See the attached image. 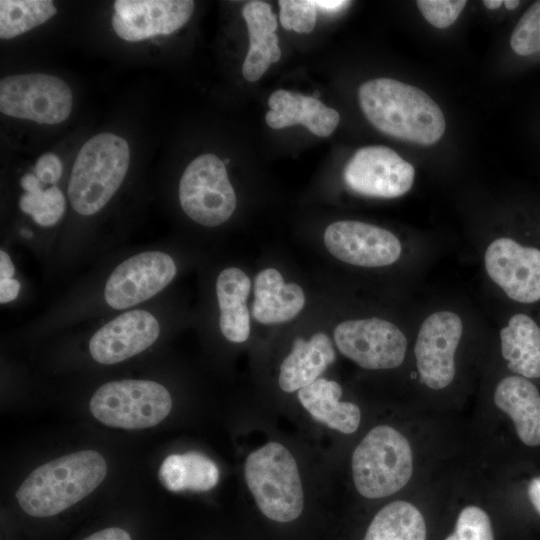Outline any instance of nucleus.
Here are the masks:
<instances>
[{"instance_id":"7","label":"nucleus","mask_w":540,"mask_h":540,"mask_svg":"<svg viewBox=\"0 0 540 540\" xmlns=\"http://www.w3.org/2000/svg\"><path fill=\"white\" fill-rule=\"evenodd\" d=\"M179 201L200 225L216 227L227 221L235 210L236 195L223 161L214 154L192 160L180 179Z\"/></svg>"},{"instance_id":"41","label":"nucleus","mask_w":540,"mask_h":540,"mask_svg":"<svg viewBox=\"0 0 540 540\" xmlns=\"http://www.w3.org/2000/svg\"><path fill=\"white\" fill-rule=\"evenodd\" d=\"M483 4L488 9L494 10V9L499 8L503 4V1L502 0H485L483 1Z\"/></svg>"},{"instance_id":"12","label":"nucleus","mask_w":540,"mask_h":540,"mask_svg":"<svg viewBox=\"0 0 540 540\" xmlns=\"http://www.w3.org/2000/svg\"><path fill=\"white\" fill-rule=\"evenodd\" d=\"M175 274V262L167 253H138L121 262L110 274L104 289L105 301L114 309L130 308L163 290Z\"/></svg>"},{"instance_id":"24","label":"nucleus","mask_w":540,"mask_h":540,"mask_svg":"<svg viewBox=\"0 0 540 540\" xmlns=\"http://www.w3.org/2000/svg\"><path fill=\"white\" fill-rule=\"evenodd\" d=\"M219 478L215 462L197 451L167 456L158 471L160 483L172 492H205L214 488Z\"/></svg>"},{"instance_id":"6","label":"nucleus","mask_w":540,"mask_h":540,"mask_svg":"<svg viewBox=\"0 0 540 540\" xmlns=\"http://www.w3.org/2000/svg\"><path fill=\"white\" fill-rule=\"evenodd\" d=\"M92 415L102 424L127 430L153 427L172 408V398L161 384L126 379L100 386L90 400Z\"/></svg>"},{"instance_id":"36","label":"nucleus","mask_w":540,"mask_h":540,"mask_svg":"<svg viewBox=\"0 0 540 540\" xmlns=\"http://www.w3.org/2000/svg\"><path fill=\"white\" fill-rule=\"evenodd\" d=\"M20 283L18 280L0 279V302L1 304L8 303L14 300L19 293Z\"/></svg>"},{"instance_id":"5","label":"nucleus","mask_w":540,"mask_h":540,"mask_svg":"<svg viewBox=\"0 0 540 540\" xmlns=\"http://www.w3.org/2000/svg\"><path fill=\"white\" fill-rule=\"evenodd\" d=\"M413 473V453L407 438L395 428L371 429L352 454V476L357 491L378 499L402 489Z\"/></svg>"},{"instance_id":"22","label":"nucleus","mask_w":540,"mask_h":540,"mask_svg":"<svg viewBox=\"0 0 540 540\" xmlns=\"http://www.w3.org/2000/svg\"><path fill=\"white\" fill-rule=\"evenodd\" d=\"M250 289V278L239 268H226L217 278L220 330L231 342H244L250 335V316L246 306Z\"/></svg>"},{"instance_id":"19","label":"nucleus","mask_w":540,"mask_h":540,"mask_svg":"<svg viewBox=\"0 0 540 540\" xmlns=\"http://www.w3.org/2000/svg\"><path fill=\"white\" fill-rule=\"evenodd\" d=\"M305 295L295 283H285L274 268L260 271L254 280L252 316L263 324L283 323L293 319L304 307Z\"/></svg>"},{"instance_id":"20","label":"nucleus","mask_w":540,"mask_h":540,"mask_svg":"<svg viewBox=\"0 0 540 540\" xmlns=\"http://www.w3.org/2000/svg\"><path fill=\"white\" fill-rule=\"evenodd\" d=\"M334 360L335 351L326 334L315 333L309 340L297 338L280 365L279 386L288 393L300 390L317 380Z\"/></svg>"},{"instance_id":"29","label":"nucleus","mask_w":540,"mask_h":540,"mask_svg":"<svg viewBox=\"0 0 540 540\" xmlns=\"http://www.w3.org/2000/svg\"><path fill=\"white\" fill-rule=\"evenodd\" d=\"M510 45L520 56H528L540 51V1L533 3L515 26Z\"/></svg>"},{"instance_id":"34","label":"nucleus","mask_w":540,"mask_h":540,"mask_svg":"<svg viewBox=\"0 0 540 540\" xmlns=\"http://www.w3.org/2000/svg\"><path fill=\"white\" fill-rule=\"evenodd\" d=\"M63 166L60 158L53 153L41 155L35 165L34 172L43 184H56L62 175Z\"/></svg>"},{"instance_id":"30","label":"nucleus","mask_w":540,"mask_h":540,"mask_svg":"<svg viewBox=\"0 0 540 540\" xmlns=\"http://www.w3.org/2000/svg\"><path fill=\"white\" fill-rule=\"evenodd\" d=\"M445 540H494L487 513L477 506H467L460 512L454 533Z\"/></svg>"},{"instance_id":"28","label":"nucleus","mask_w":540,"mask_h":540,"mask_svg":"<svg viewBox=\"0 0 540 540\" xmlns=\"http://www.w3.org/2000/svg\"><path fill=\"white\" fill-rule=\"evenodd\" d=\"M19 207L30 215L36 224L49 227L61 219L66 202L58 187L52 186L43 190L41 186L24 192L19 199Z\"/></svg>"},{"instance_id":"16","label":"nucleus","mask_w":540,"mask_h":540,"mask_svg":"<svg viewBox=\"0 0 540 540\" xmlns=\"http://www.w3.org/2000/svg\"><path fill=\"white\" fill-rule=\"evenodd\" d=\"M160 326L145 310H130L103 325L89 342L92 358L105 365L127 360L157 340Z\"/></svg>"},{"instance_id":"1","label":"nucleus","mask_w":540,"mask_h":540,"mask_svg":"<svg viewBox=\"0 0 540 540\" xmlns=\"http://www.w3.org/2000/svg\"><path fill=\"white\" fill-rule=\"evenodd\" d=\"M358 99L368 121L389 136L432 145L445 132L441 109L415 86L391 78H376L359 87Z\"/></svg>"},{"instance_id":"18","label":"nucleus","mask_w":540,"mask_h":540,"mask_svg":"<svg viewBox=\"0 0 540 540\" xmlns=\"http://www.w3.org/2000/svg\"><path fill=\"white\" fill-rule=\"evenodd\" d=\"M496 406L514 422L519 439L528 446L540 445V393L522 376H507L494 392Z\"/></svg>"},{"instance_id":"35","label":"nucleus","mask_w":540,"mask_h":540,"mask_svg":"<svg viewBox=\"0 0 540 540\" xmlns=\"http://www.w3.org/2000/svg\"><path fill=\"white\" fill-rule=\"evenodd\" d=\"M83 540H132L130 534L119 527H109L99 530Z\"/></svg>"},{"instance_id":"23","label":"nucleus","mask_w":540,"mask_h":540,"mask_svg":"<svg viewBox=\"0 0 540 540\" xmlns=\"http://www.w3.org/2000/svg\"><path fill=\"white\" fill-rule=\"evenodd\" d=\"M508 368L525 378L540 377V327L526 314H515L500 331Z\"/></svg>"},{"instance_id":"9","label":"nucleus","mask_w":540,"mask_h":540,"mask_svg":"<svg viewBox=\"0 0 540 540\" xmlns=\"http://www.w3.org/2000/svg\"><path fill=\"white\" fill-rule=\"evenodd\" d=\"M334 341L344 356L370 370L400 366L407 350L404 333L377 317L341 322L334 330Z\"/></svg>"},{"instance_id":"43","label":"nucleus","mask_w":540,"mask_h":540,"mask_svg":"<svg viewBox=\"0 0 540 540\" xmlns=\"http://www.w3.org/2000/svg\"><path fill=\"white\" fill-rule=\"evenodd\" d=\"M319 95H320L319 92H318V91H315L313 97H314L315 99H317V97H319Z\"/></svg>"},{"instance_id":"25","label":"nucleus","mask_w":540,"mask_h":540,"mask_svg":"<svg viewBox=\"0 0 540 540\" xmlns=\"http://www.w3.org/2000/svg\"><path fill=\"white\" fill-rule=\"evenodd\" d=\"M363 540H426L425 521L411 503L394 501L374 516Z\"/></svg>"},{"instance_id":"31","label":"nucleus","mask_w":540,"mask_h":540,"mask_svg":"<svg viewBox=\"0 0 540 540\" xmlns=\"http://www.w3.org/2000/svg\"><path fill=\"white\" fill-rule=\"evenodd\" d=\"M279 20L286 30L310 33L314 29L317 7L312 0H280Z\"/></svg>"},{"instance_id":"27","label":"nucleus","mask_w":540,"mask_h":540,"mask_svg":"<svg viewBox=\"0 0 540 540\" xmlns=\"http://www.w3.org/2000/svg\"><path fill=\"white\" fill-rule=\"evenodd\" d=\"M248 34L249 46L257 47L270 56L275 63L281 58V49L278 45L277 16L271 6L264 1H250L242 8Z\"/></svg>"},{"instance_id":"3","label":"nucleus","mask_w":540,"mask_h":540,"mask_svg":"<svg viewBox=\"0 0 540 540\" xmlns=\"http://www.w3.org/2000/svg\"><path fill=\"white\" fill-rule=\"evenodd\" d=\"M129 162V145L116 134L100 133L84 143L68 184L73 209L84 216L99 212L121 186Z\"/></svg>"},{"instance_id":"10","label":"nucleus","mask_w":540,"mask_h":540,"mask_svg":"<svg viewBox=\"0 0 540 540\" xmlns=\"http://www.w3.org/2000/svg\"><path fill=\"white\" fill-rule=\"evenodd\" d=\"M414 178V167L385 146L360 148L344 169L348 187L369 197H400L411 189Z\"/></svg>"},{"instance_id":"11","label":"nucleus","mask_w":540,"mask_h":540,"mask_svg":"<svg viewBox=\"0 0 540 540\" xmlns=\"http://www.w3.org/2000/svg\"><path fill=\"white\" fill-rule=\"evenodd\" d=\"M463 332L460 316L436 311L422 322L414 353L420 380L427 387H447L455 376V352Z\"/></svg>"},{"instance_id":"2","label":"nucleus","mask_w":540,"mask_h":540,"mask_svg":"<svg viewBox=\"0 0 540 540\" xmlns=\"http://www.w3.org/2000/svg\"><path fill=\"white\" fill-rule=\"evenodd\" d=\"M106 473L107 463L100 453L78 451L37 467L19 486L15 497L26 514L51 517L92 493Z\"/></svg>"},{"instance_id":"32","label":"nucleus","mask_w":540,"mask_h":540,"mask_svg":"<svg viewBox=\"0 0 540 540\" xmlns=\"http://www.w3.org/2000/svg\"><path fill=\"white\" fill-rule=\"evenodd\" d=\"M465 0H418L417 7L423 17L436 28L452 25L466 5Z\"/></svg>"},{"instance_id":"26","label":"nucleus","mask_w":540,"mask_h":540,"mask_svg":"<svg viewBox=\"0 0 540 540\" xmlns=\"http://www.w3.org/2000/svg\"><path fill=\"white\" fill-rule=\"evenodd\" d=\"M57 9L49 0H1L0 38L11 39L49 20Z\"/></svg>"},{"instance_id":"44","label":"nucleus","mask_w":540,"mask_h":540,"mask_svg":"<svg viewBox=\"0 0 540 540\" xmlns=\"http://www.w3.org/2000/svg\"><path fill=\"white\" fill-rule=\"evenodd\" d=\"M223 163H224V164L229 163V159H225V160L223 161Z\"/></svg>"},{"instance_id":"21","label":"nucleus","mask_w":540,"mask_h":540,"mask_svg":"<svg viewBox=\"0 0 540 540\" xmlns=\"http://www.w3.org/2000/svg\"><path fill=\"white\" fill-rule=\"evenodd\" d=\"M341 386L333 380L318 378L298 391V399L308 413L328 428L344 434L357 430L361 420L359 407L340 402Z\"/></svg>"},{"instance_id":"14","label":"nucleus","mask_w":540,"mask_h":540,"mask_svg":"<svg viewBox=\"0 0 540 540\" xmlns=\"http://www.w3.org/2000/svg\"><path fill=\"white\" fill-rule=\"evenodd\" d=\"M485 269L505 294L521 303L540 299V250L508 237L492 241L484 255Z\"/></svg>"},{"instance_id":"38","label":"nucleus","mask_w":540,"mask_h":540,"mask_svg":"<svg viewBox=\"0 0 540 540\" xmlns=\"http://www.w3.org/2000/svg\"><path fill=\"white\" fill-rule=\"evenodd\" d=\"M528 497L540 515V476L533 478L528 485Z\"/></svg>"},{"instance_id":"8","label":"nucleus","mask_w":540,"mask_h":540,"mask_svg":"<svg viewBox=\"0 0 540 540\" xmlns=\"http://www.w3.org/2000/svg\"><path fill=\"white\" fill-rule=\"evenodd\" d=\"M68 84L53 75L31 73L3 77L0 81V111L10 117L39 124H59L72 110Z\"/></svg>"},{"instance_id":"40","label":"nucleus","mask_w":540,"mask_h":540,"mask_svg":"<svg viewBox=\"0 0 540 540\" xmlns=\"http://www.w3.org/2000/svg\"><path fill=\"white\" fill-rule=\"evenodd\" d=\"M21 187L27 191H31L35 188L41 187L42 183L37 179L35 174L27 173L20 180Z\"/></svg>"},{"instance_id":"39","label":"nucleus","mask_w":540,"mask_h":540,"mask_svg":"<svg viewBox=\"0 0 540 540\" xmlns=\"http://www.w3.org/2000/svg\"><path fill=\"white\" fill-rule=\"evenodd\" d=\"M14 266L9 255L0 251V279H10L14 275Z\"/></svg>"},{"instance_id":"4","label":"nucleus","mask_w":540,"mask_h":540,"mask_svg":"<svg viewBox=\"0 0 540 540\" xmlns=\"http://www.w3.org/2000/svg\"><path fill=\"white\" fill-rule=\"evenodd\" d=\"M244 477L266 518L289 523L301 515L304 494L299 469L284 445L272 441L250 453L245 461Z\"/></svg>"},{"instance_id":"42","label":"nucleus","mask_w":540,"mask_h":540,"mask_svg":"<svg viewBox=\"0 0 540 540\" xmlns=\"http://www.w3.org/2000/svg\"><path fill=\"white\" fill-rule=\"evenodd\" d=\"M503 4L507 9L512 10V9H515L516 7H518V5L520 4V1H517V0H505V1H503Z\"/></svg>"},{"instance_id":"13","label":"nucleus","mask_w":540,"mask_h":540,"mask_svg":"<svg viewBox=\"0 0 540 540\" xmlns=\"http://www.w3.org/2000/svg\"><path fill=\"white\" fill-rule=\"evenodd\" d=\"M324 243L337 259L369 268L395 263L402 251L399 239L389 230L353 220L330 224L324 232Z\"/></svg>"},{"instance_id":"37","label":"nucleus","mask_w":540,"mask_h":540,"mask_svg":"<svg viewBox=\"0 0 540 540\" xmlns=\"http://www.w3.org/2000/svg\"><path fill=\"white\" fill-rule=\"evenodd\" d=\"M314 2L317 9L330 14L339 12L351 4L350 1L343 0H315Z\"/></svg>"},{"instance_id":"17","label":"nucleus","mask_w":540,"mask_h":540,"mask_svg":"<svg viewBox=\"0 0 540 540\" xmlns=\"http://www.w3.org/2000/svg\"><path fill=\"white\" fill-rule=\"evenodd\" d=\"M265 120L269 127L281 129L296 124L307 127L319 137L332 134L339 123V113L314 97L279 89L269 99Z\"/></svg>"},{"instance_id":"15","label":"nucleus","mask_w":540,"mask_h":540,"mask_svg":"<svg viewBox=\"0 0 540 540\" xmlns=\"http://www.w3.org/2000/svg\"><path fill=\"white\" fill-rule=\"evenodd\" d=\"M112 27L129 42L169 35L181 28L194 10L191 0H117Z\"/></svg>"},{"instance_id":"33","label":"nucleus","mask_w":540,"mask_h":540,"mask_svg":"<svg viewBox=\"0 0 540 540\" xmlns=\"http://www.w3.org/2000/svg\"><path fill=\"white\" fill-rule=\"evenodd\" d=\"M271 58L257 47L249 46L243 62L242 74L249 82L257 81L269 68Z\"/></svg>"}]
</instances>
